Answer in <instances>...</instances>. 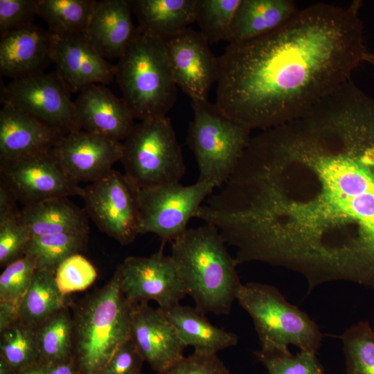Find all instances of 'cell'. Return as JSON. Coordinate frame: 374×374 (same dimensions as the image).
Segmentation results:
<instances>
[{"label":"cell","instance_id":"obj_1","mask_svg":"<svg viewBox=\"0 0 374 374\" xmlns=\"http://www.w3.org/2000/svg\"><path fill=\"white\" fill-rule=\"evenodd\" d=\"M361 5L313 4L272 32L229 43L218 57L216 106L251 130L308 112L365 62Z\"/></svg>","mask_w":374,"mask_h":374},{"label":"cell","instance_id":"obj_2","mask_svg":"<svg viewBox=\"0 0 374 374\" xmlns=\"http://www.w3.org/2000/svg\"><path fill=\"white\" fill-rule=\"evenodd\" d=\"M292 157L283 213L293 245L335 280L374 282V131L333 118L299 137Z\"/></svg>","mask_w":374,"mask_h":374},{"label":"cell","instance_id":"obj_3","mask_svg":"<svg viewBox=\"0 0 374 374\" xmlns=\"http://www.w3.org/2000/svg\"><path fill=\"white\" fill-rule=\"evenodd\" d=\"M186 295L203 314L227 315L242 283L238 265L211 223L187 229L171 242V255Z\"/></svg>","mask_w":374,"mask_h":374},{"label":"cell","instance_id":"obj_4","mask_svg":"<svg viewBox=\"0 0 374 374\" xmlns=\"http://www.w3.org/2000/svg\"><path fill=\"white\" fill-rule=\"evenodd\" d=\"M132 305L115 271L75 310L72 359L81 374H103L117 350L130 339Z\"/></svg>","mask_w":374,"mask_h":374},{"label":"cell","instance_id":"obj_5","mask_svg":"<svg viewBox=\"0 0 374 374\" xmlns=\"http://www.w3.org/2000/svg\"><path fill=\"white\" fill-rule=\"evenodd\" d=\"M115 79L135 118L166 116L175 103L178 87L163 39L139 32L118 58Z\"/></svg>","mask_w":374,"mask_h":374},{"label":"cell","instance_id":"obj_6","mask_svg":"<svg viewBox=\"0 0 374 374\" xmlns=\"http://www.w3.org/2000/svg\"><path fill=\"white\" fill-rule=\"evenodd\" d=\"M236 300L252 319L260 342V352L289 353V345L316 354L323 336L317 323L287 301L278 288L250 282L242 284Z\"/></svg>","mask_w":374,"mask_h":374},{"label":"cell","instance_id":"obj_7","mask_svg":"<svg viewBox=\"0 0 374 374\" xmlns=\"http://www.w3.org/2000/svg\"><path fill=\"white\" fill-rule=\"evenodd\" d=\"M193 118L187 142L199 170V180L222 187L251 139V129L224 114L215 103L191 100Z\"/></svg>","mask_w":374,"mask_h":374},{"label":"cell","instance_id":"obj_8","mask_svg":"<svg viewBox=\"0 0 374 374\" xmlns=\"http://www.w3.org/2000/svg\"><path fill=\"white\" fill-rule=\"evenodd\" d=\"M122 143L125 175L138 188L177 183L184 176L181 148L167 116L134 124Z\"/></svg>","mask_w":374,"mask_h":374},{"label":"cell","instance_id":"obj_9","mask_svg":"<svg viewBox=\"0 0 374 374\" xmlns=\"http://www.w3.org/2000/svg\"><path fill=\"white\" fill-rule=\"evenodd\" d=\"M215 188L199 179L190 186L177 182L137 187L140 234L154 233L163 243L171 242L186 231L189 220L195 217L204 199Z\"/></svg>","mask_w":374,"mask_h":374},{"label":"cell","instance_id":"obj_10","mask_svg":"<svg viewBox=\"0 0 374 374\" xmlns=\"http://www.w3.org/2000/svg\"><path fill=\"white\" fill-rule=\"evenodd\" d=\"M84 189L85 212L96 226L123 245L132 242L140 234L136 186L112 169Z\"/></svg>","mask_w":374,"mask_h":374},{"label":"cell","instance_id":"obj_11","mask_svg":"<svg viewBox=\"0 0 374 374\" xmlns=\"http://www.w3.org/2000/svg\"><path fill=\"white\" fill-rule=\"evenodd\" d=\"M71 91L55 71L12 80L1 86L8 103L41 122L67 134L81 130Z\"/></svg>","mask_w":374,"mask_h":374},{"label":"cell","instance_id":"obj_12","mask_svg":"<svg viewBox=\"0 0 374 374\" xmlns=\"http://www.w3.org/2000/svg\"><path fill=\"white\" fill-rule=\"evenodd\" d=\"M1 181L24 206L55 197L79 196L84 189L57 163L51 149L0 162Z\"/></svg>","mask_w":374,"mask_h":374},{"label":"cell","instance_id":"obj_13","mask_svg":"<svg viewBox=\"0 0 374 374\" xmlns=\"http://www.w3.org/2000/svg\"><path fill=\"white\" fill-rule=\"evenodd\" d=\"M163 244L150 256H129L118 266L120 288L132 304L154 301L165 310L186 295L172 257L163 253Z\"/></svg>","mask_w":374,"mask_h":374},{"label":"cell","instance_id":"obj_14","mask_svg":"<svg viewBox=\"0 0 374 374\" xmlns=\"http://www.w3.org/2000/svg\"><path fill=\"white\" fill-rule=\"evenodd\" d=\"M175 82L191 100H208L219 75V62L199 30H186L163 39Z\"/></svg>","mask_w":374,"mask_h":374},{"label":"cell","instance_id":"obj_15","mask_svg":"<svg viewBox=\"0 0 374 374\" xmlns=\"http://www.w3.org/2000/svg\"><path fill=\"white\" fill-rule=\"evenodd\" d=\"M51 152L66 176L74 183L93 182L121 160L123 143L82 130L64 134Z\"/></svg>","mask_w":374,"mask_h":374},{"label":"cell","instance_id":"obj_16","mask_svg":"<svg viewBox=\"0 0 374 374\" xmlns=\"http://www.w3.org/2000/svg\"><path fill=\"white\" fill-rule=\"evenodd\" d=\"M51 60L71 93L91 84H110L115 78V65L107 61L85 34L51 33Z\"/></svg>","mask_w":374,"mask_h":374},{"label":"cell","instance_id":"obj_17","mask_svg":"<svg viewBox=\"0 0 374 374\" xmlns=\"http://www.w3.org/2000/svg\"><path fill=\"white\" fill-rule=\"evenodd\" d=\"M130 339L144 361L157 373L182 359L186 348L172 323L161 309L148 303L133 304Z\"/></svg>","mask_w":374,"mask_h":374},{"label":"cell","instance_id":"obj_18","mask_svg":"<svg viewBox=\"0 0 374 374\" xmlns=\"http://www.w3.org/2000/svg\"><path fill=\"white\" fill-rule=\"evenodd\" d=\"M81 130L121 141L131 132L135 119L122 99L103 84L82 89L74 101Z\"/></svg>","mask_w":374,"mask_h":374},{"label":"cell","instance_id":"obj_19","mask_svg":"<svg viewBox=\"0 0 374 374\" xmlns=\"http://www.w3.org/2000/svg\"><path fill=\"white\" fill-rule=\"evenodd\" d=\"M0 109V162L51 149L65 133L10 103Z\"/></svg>","mask_w":374,"mask_h":374},{"label":"cell","instance_id":"obj_20","mask_svg":"<svg viewBox=\"0 0 374 374\" xmlns=\"http://www.w3.org/2000/svg\"><path fill=\"white\" fill-rule=\"evenodd\" d=\"M51 62V33L34 24L1 37L0 73L12 80L44 72Z\"/></svg>","mask_w":374,"mask_h":374},{"label":"cell","instance_id":"obj_21","mask_svg":"<svg viewBox=\"0 0 374 374\" xmlns=\"http://www.w3.org/2000/svg\"><path fill=\"white\" fill-rule=\"evenodd\" d=\"M131 0L97 1L85 35L105 58H119L139 34Z\"/></svg>","mask_w":374,"mask_h":374},{"label":"cell","instance_id":"obj_22","mask_svg":"<svg viewBox=\"0 0 374 374\" xmlns=\"http://www.w3.org/2000/svg\"><path fill=\"white\" fill-rule=\"evenodd\" d=\"M296 10L291 0H241L226 42L249 40L272 32Z\"/></svg>","mask_w":374,"mask_h":374},{"label":"cell","instance_id":"obj_23","mask_svg":"<svg viewBox=\"0 0 374 374\" xmlns=\"http://www.w3.org/2000/svg\"><path fill=\"white\" fill-rule=\"evenodd\" d=\"M140 33L164 39L195 21L197 0H131Z\"/></svg>","mask_w":374,"mask_h":374},{"label":"cell","instance_id":"obj_24","mask_svg":"<svg viewBox=\"0 0 374 374\" xmlns=\"http://www.w3.org/2000/svg\"><path fill=\"white\" fill-rule=\"evenodd\" d=\"M30 237L63 233L89 232L85 211L67 197H55L24 206L21 210Z\"/></svg>","mask_w":374,"mask_h":374},{"label":"cell","instance_id":"obj_25","mask_svg":"<svg viewBox=\"0 0 374 374\" xmlns=\"http://www.w3.org/2000/svg\"><path fill=\"white\" fill-rule=\"evenodd\" d=\"M162 311L186 347L193 346L194 350L216 354L238 344L235 334L213 325L195 308L179 303Z\"/></svg>","mask_w":374,"mask_h":374},{"label":"cell","instance_id":"obj_26","mask_svg":"<svg viewBox=\"0 0 374 374\" xmlns=\"http://www.w3.org/2000/svg\"><path fill=\"white\" fill-rule=\"evenodd\" d=\"M65 296L58 290L54 273L36 269L30 285L20 301L18 320L35 329L66 308Z\"/></svg>","mask_w":374,"mask_h":374},{"label":"cell","instance_id":"obj_27","mask_svg":"<svg viewBox=\"0 0 374 374\" xmlns=\"http://www.w3.org/2000/svg\"><path fill=\"white\" fill-rule=\"evenodd\" d=\"M96 0H39L37 16L53 34H85L95 8Z\"/></svg>","mask_w":374,"mask_h":374},{"label":"cell","instance_id":"obj_28","mask_svg":"<svg viewBox=\"0 0 374 374\" xmlns=\"http://www.w3.org/2000/svg\"><path fill=\"white\" fill-rule=\"evenodd\" d=\"M89 232L63 233L32 237L24 254L34 260L36 269L55 273L69 256L80 253L85 247Z\"/></svg>","mask_w":374,"mask_h":374},{"label":"cell","instance_id":"obj_29","mask_svg":"<svg viewBox=\"0 0 374 374\" xmlns=\"http://www.w3.org/2000/svg\"><path fill=\"white\" fill-rule=\"evenodd\" d=\"M35 332L41 362L48 364L72 358L73 320L66 308L40 323Z\"/></svg>","mask_w":374,"mask_h":374},{"label":"cell","instance_id":"obj_30","mask_svg":"<svg viewBox=\"0 0 374 374\" xmlns=\"http://www.w3.org/2000/svg\"><path fill=\"white\" fill-rule=\"evenodd\" d=\"M16 199L0 181V265L6 267L23 256L30 239Z\"/></svg>","mask_w":374,"mask_h":374},{"label":"cell","instance_id":"obj_31","mask_svg":"<svg viewBox=\"0 0 374 374\" xmlns=\"http://www.w3.org/2000/svg\"><path fill=\"white\" fill-rule=\"evenodd\" d=\"M0 334L1 357L16 372L40 362L34 328L17 320Z\"/></svg>","mask_w":374,"mask_h":374},{"label":"cell","instance_id":"obj_32","mask_svg":"<svg viewBox=\"0 0 374 374\" xmlns=\"http://www.w3.org/2000/svg\"><path fill=\"white\" fill-rule=\"evenodd\" d=\"M241 0H197L195 21L210 44L226 41Z\"/></svg>","mask_w":374,"mask_h":374},{"label":"cell","instance_id":"obj_33","mask_svg":"<svg viewBox=\"0 0 374 374\" xmlns=\"http://www.w3.org/2000/svg\"><path fill=\"white\" fill-rule=\"evenodd\" d=\"M341 339L348 374H374V330L368 322L348 328Z\"/></svg>","mask_w":374,"mask_h":374},{"label":"cell","instance_id":"obj_34","mask_svg":"<svg viewBox=\"0 0 374 374\" xmlns=\"http://www.w3.org/2000/svg\"><path fill=\"white\" fill-rule=\"evenodd\" d=\"M54 274L58 290L64 296L86 290L97 278L94 266L80 253L65 259Z\"/></svg>","mask_w":374,"mask_h":374},{"label":"cell","instance_id":"obj_35","mask_svg":"<svg viewBox=\"0 0 374 374\" xmlns=\"http://www.w3.org/2000/svg\"><path fill=\"white\" fill-rule=\"evenodd\" d=\"M269 374H324L316 354L301 351L296 355L289 353H255Z\"/></svg>","mask_w":374,"mask_h":374},{"label":"cell","instance_id":"obj_36","mask_svg":"<svg viewBox=\"0 0 374 374\" xmlns=\"http://www.w3.org/2000/svg\"><path fill=\"white\" fill-rule=\"evenodd\" d=\"M35 270L34 260L27 255L6 265L0 275V301H21Z\"/></svg>","mask_w":374,"mask_h":374},{"label":"cell","instance_id":"obj_37","mask_svg":"<svg viewBox=\"0 0 374 374\" xmlns=\"http://www.w3.org/2000/svg\"><path fill=\"white\" fill-rule=\"evenodd\" d=\"M39 0H0L1 37L33 24Z\"/></svg>","mask_w":374,"mask_h":374},{"label":"cell","instance_id":"obj_38","mask_svg":"<svg viewBox=\"0 0 374 374\" xmlns=\"http://www.w3.org/2000/svg\"><path fill=\"white\" fill-rule=\"evenodd\" d=\"M157 374H230L216 354L194 350V353Z\"/></svg>","mask_w":374,"mask_h":374},{"label":"cell","instance_id":"obj_39","mask_svg":"<svg viewBox=\"0 0 374 374\" xmlns=\"http://www.w3.org/2000/svg\"><path fill=\"white\" fill-rule=\"evenodd\" d=\"M143 359L130 339L117 350L103 374H141Z\"/></svg>","mask_w":374,"mask_h":374},{"label":"cell","instance_id":"obj_40","mask_svg":"<svg viewBox=\"0 0 374 374\" xmlns=\"http://www.w3.org/2000/svg\"><path fill=\"white\" fill-rule=\"evenodd\" d=\"M20 301H0V332L18 320Z\"/></svg>","mask_w":374,"mask_h":374},{"label":"cell","instance_id":"obj_41","mask_svg":"<svg viewBox=\"0 0 374 374\" xmlns=\"http://www.w3.org/2000/svg\"><path fill=\"white\" fill-rule=\"evenodd\" d=\"M44 364L46 374H81L72 358Z\"/></svg>","mask_w":374,"mask_h":374},{"label":"cell","instance_id":"obj_42","mask_svg":"<svg viewBox=\"0 0 374 374\" xmlns=\"http://www.w3.org/2000/svg\"><path fill=\"white\" fill-rule=\"evenodd\" d=\"M16 374H46V373L44 364L39 362L16 372Z\"/></svg>","mask_w":374,"mask_h":374},{"label":"cell","instance_id":"obj_43","mask_svg":"<svg viewBox=\"0 0 374 374\" xmlns=\"http://www.w3.org/2000/svg\"><path fill=\"white\" fill-rule=\"evenodd\" d=\"M0 374H16V371L1 357H0Z\"/></svg>","mask_w":374,"mask_h":374},{"label":"cell","instance_id":"obj_44","mask_svg":"<svg viewBox=\"0 0 374 374\" xmlns=\"http://www.w3.org/2000/svg\"><path fill=\"white\" fill-rule=\"evenodd\" d=\"M364 62L368 63L374 69V53H371L368 51L366 56Z\"/></svg>","mask_w":374,"mask_h":374},{"label":"cell","instance_id":"obj_45","mask_svg":"<svg viewBox=\"0 0 374 374\" xmlns=\"http://www.w3.org/2000/svg\"><path fill=\"white\" fill-rule=\"evenodd\" d=\"M253 157H252L251 165H252V162H253ZM251 165L250 170L251 168ZM250 170H249V173H250ZM249 176H248V178H249ZM248 178H247V181H248ZM247 184H246V189H247ZM246 189H245V204H246ZM246 208H247V206H246Z\"/></svg>","mask_w":374,"mask_h":374},{"label":"cell","instance_id":"obj_46","mask_svg":"<svg viewBox=\"0 0 374 374\" xmlns=\"http://www.w3.org/2000/svg\"><path fill=\"white\" fill-rule=\"evenodd\" d=\"M142 374V373H141Z\"/></svg>","mask_w":374,"mask_h":374}]
</instances>
